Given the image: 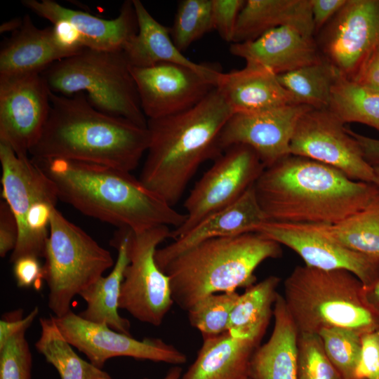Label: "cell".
Masks as SVG:
<instances>
[{
    "mask_svg": "<svg viewBox=\"0 0 379 379\" xmlns=\"http://www.w3.org/2000/svg\"><path fill=\"white\" fill-rule=\"evenodd\" d=\"M212 0H182L170 29L172 40L182 52L213 30Z\"/></svg>",
    "mask_w": 379,
    "mask_h": 379,
    "instance_id": "33",
    "label": "cell"
},
{
    "mask_svg": "<svg viewBox=\"0 0 379 379\" xmlns=\"http://www.w3.org/2000/svg\"><path fill=\"white\" fill-rule=\"evenodd\" d=\"M22 4L53 25L65 23L85 47L100 51H123L138 32L133 4L124 1L118 16L112 20L64 7L53 0H22Z\"/></svg>",
    "mask_w": 379,
    "mask_h": 379,
    "instance_id": "18",
    "label": "cell"
},
{
    "mask_svg": "<svg viewBox=\"0 0 379 379\" xmlns=\"http://www.w3.org/2000/svg\"><path fill=\"white\" fill-rule=\"evenodd\" d=\"M265 169L258 154L244 145L226 149L196 183L186 199V220L171 230L173 239L211 214L234 203Z\"/></svg>",
    "mask_w": 379,
    "mask_h": 379,
    "instance_id": "10",
    "label": "cell"
},
{
    "mask_svg": "<svg viewBox=\"0 0 379 379\" xmlns=\"http://www.w3.org/2000/svg\"><path fill=\"white\" fill-rule=\"evenodd\" d=\"M363 286L347 270L298 265L284 280L283 298L299 333L340 327L363 335L379 328V314L364 300Z\"/></svg>",
    "mask_w": 379,
    "mask_h": 379,
    "instance_id": "6",
    "label": "cell"
},
{
    "mask_svg": "<svg viewBox=\"0 0 379 379\" xmlns=\"http://www.w3.org/2000/svg\"><path fill=\"white\" fill-rule=\"evenodd\" d=\"M230 51L243 58L246 65L264 68L276 75L324 59L314 38L287 26L272 29L252 41L231 44Z\"/></svg>",
    "mask_w": 379,
    "mask_h": 379,
    "instance_id": "21",
    "label": "cell"
},
{
    "mask_svg": "<svg viewBox=\"0 0 379 379\" xmlns=\"http://www.w3.org/2000/svg\"><path fill=\"white\" fill-rule=\"evenodd\" d=\"M232 114L215 87L187 110L147 119L149 142L140 180L173 206L199 167L222 154L219 136Z\"/></svg>",
    "mask_w": 379,
    "mask_h": 379,
    "instance_id": "4",
    "label": "cell"
},
{
    "mask_svg": "<svg viewBox=\"0 0 379 379\" xmlns=\"http://www.w3.org/2000/svg\"><path fill=\"white\" fill-rule=\"evenodd\" d=\"M347 0H310L315 33L321 30L345 4Z\"/></svg>",
    "mask_w": 379,
    "mask_h": 379,
    "instance_id": "44",
    "label": "cell"
},
{
    "mask_svg": "<svg viewBox=\"0 0 379 379\" xmlns=\"http://www.w3.org/2000/svg\"><path fill=\"white\" fill-rule=\"evenodd\" d=\"M216 88L233 114L300 104L280 84L277 75L264 68L250 65H246L241 69L221 72Z\"/></svg>",
    "mask_w": 379,
    "mask_h": 379,
    "instance_id": "23",
    "label": "cell"
},
{
    "mask_svg": "<svg viewBox=\"0 0 379 379\" xmlns=\"http://www.w3.org/2000/svg\"><path fill=\"white\" fill-rule=\"evenodd\" d=\"M130 70L142 109L147 119L187 110L199 103L216 87L200 73L178 64L130 67Z\"/></svg>",
    "mask_w": 379,
    "mask_h": 379,
    "instance_id": "17",
    "label": "cell"
},
{
    "mask_svg": "<svg viewBox=\"0 0 379 379\" xmlns=\"http://www.w3.org/2000/svg\"><path fill=\"white\" fill-rule=\"evenodd\" d=\"M132 231L119 229L111 241L117 250V258L110 273L100 277L80 293L86 303L78 314L86 320L107 325L110 328L128 335L131 323L118 312L119 301L124 272L129 264V246Z\"/></svg>",
    "mask_w": 379,
    "mask_h": 379,
    "instance_id": "25",
    "label": "cell"
},
{
    "mask_svg": "<svg viewBox=\"0 0 379 379\" xmlns=\"http://www.w3.org/2000/svg\"><path fill=\"white\" fill-rule=\"evenodd\" d=\"M18 239V225L8 204L0 201V256L4 258L16 246Z\"/></svg>",
    "mask_w": 379,
    "mask_h": 379,
    "instance_id": "42",
    "label": "cell"
},
{
    "mask_svg": "<svg viewBox=\"0 0 379 379\" xmlns=\"http://www.w3.org/2000/svg\"><path fill=\"white\" fill-rule=\"evenodd\" d=\"M132 1L138 22V32L123 50L130 67L178 64L200 73L216 86L222 72L212 65L196 63L186 58L174 44L170 29L154 19L140 0Z\"/></svg>",
    "mask_w": 379,
    "mask_h": 379,
    "instance_id": "22",
    "label": "cell"
},
{
    "mask_svg": "<svg viewBox=\"0 0 379 379\" xmlns=\"http://www.w3.org/2000/svg\"><path fill=\"white\" fill-rule=\"evenodd\" d=\"M239 295L234 291L205 297L187 311L190 324L201 332L203 339L228 331L230 314Z\"/></svg>",
    "mask_w": 379,
    "mask_h": 379,
    "instance_id": "35",
    "label": "cell"
},
{
    "mask_svg": "<svg viewBox=\"0 0 379 379\" xmlns=\"http://www.w3.org/2000/svg\"><path fill=\"white\" fill-rule=\"evenodd\" d=\"M257 347L228 331L204 339L196 359L180 379H244Z\"/></svg>",
    "mask_w": 379,
    "mask_h": 379,
    "instance_id": "27",
    "label": "cell"
},
{
    "mask_svg": "<svg viewBox=\"0 0 379 379\" xmlns=\"http://www.w3.org/2000/svg\"><path fill=\"white\" fill-rule=\"evenodd\" d=\"M282 26L291 27L314 38L310 0L246 1L232 44L254 40L266 32Z\"/></svg>",
    "mask_w": 379,
    "mask_h": 379,
    "instance_id": "26",
    "label": "cell"
},
{
    "mask_svg": "<svg viewBox=\"0 0 379 379\" xmlns=\"http://www.w3.org/2000/svg\"><path fill=\"white\" fill-rule=\"evenodd\" d=\"M84 48L67 42L53 25L36 27L30 16L25 15L20 28L1 48L0 76L41 73L54 62Z\"/></svg>",
    "mask_w": 379,
    "mask_h": 379,
    "instance_id": "20",
    "label": "cell"
},
{
    "mask_svg": "<svg viewBox=\"0 0 379 379\" xmlns=\"http://www.w3.org/2000/svg\"><path fill=\"white\" fill-rule=\"evenodd\" d=\"M13 264V276L18 287H33L37 291L41 289L44 274L39 258L25 255L19 258Z\"/></svg>",
    "mask_w": 379,
    "mask_h": 379,
    "instance_id": "40",
    "label": "cell"
},
{
    "mask_svg": "<svg viewBox=\"0 0 379 379\" xmlns=\"http://www.w3.org/2000/svg\"><path fill=\"white\" fill-rule=\"evenodd\" d=\"M326 356L343 379H358L362 334L340 327L324 328L317 333Z\"/></svg>",
    "mask_w": 379,
    "mask_h": 379,
    "instance_id": "34",
    "label": "cell"
},
{
    "mask_svg": "<svg viewBox=\"0 0 379 379\" xmlns=\"http://www.w3.org/2000/svg\"><path fill=\"white\" fill-rule=\"evenodd\" d=\"M32 159L54 183L59 200L84 215L133 232L158 226L176 229L186 220L185 213L131 172L65 159Z\"/></svg>",
    "mask_w": 379,
    "mask_h": 379,
    "instance_id": "2",
    "label": "cell"
},
{
    "mask_svg": "<svg viewBox=\"0 0 379 379\" xmlns=\"http://www.w3.org/2000/svg\"><path fill=\"white\" fill-rule=\"evenodd\" d=\"M171 237L168 226L132 231L130 261L121 284L119 307L137 320L154 326L162 324L174 303L169 277L155 260L158 246Z\"/></svg>",
    "mask_w": 379,
    "mask_h": 379,
    "instance_id": "9",
    "label": "cell"
},
{
    "mask_svg": "<svg viewBox=\"0 0 379 379\" xmlns=\"http://www.w3.org/2000/svg\"><path fill=\"white\" fill-rule=\"evenodd\" d=\"M43 265L48 306L56 317L71 310L72 299L114 265L110 252L55 208Z\"/></svg>",
    "mask_w": 379,
    "mask_h": 379,
    "instance_id": "8",
    "label": "cell"
},
{
    "mask_svg": "<svg viewBox=\"0 0 379 379\" xmlns=\"http://www.w3.org/2000/svg\"><path fill=\"white\" fill-rule=\"evenodd\" d=\"M51 91L41 73L0 76V142L29 154L47 120Z\"/></svg>",
    "mask_w": 379,
    "mask_h": 379,
    "instance_id": "14",
    "label": "cell"
},
{
    "mask_svg": "<svg viewBox=\"0 0 379 379\" xmlns=\"http://www.w3.org/2000/svg\"><path fill=\"white\" fill-rule=\"evenodd\" d=\"M49 114L29 154L36 159H65L131 172L147 152L149 133L119 117L95 109L84 93L51 91Z\"/></svg>",
    "mask_w": 379,
    "mask_h": 379,
    "instance_id": "3",
    "label": "cell"
},
{
    "mask_svg": "<svg viewBox=\"0 0 379 379\" xmlns=\"http://www.w3.org/2000/svg\"><path fill=\"white\" fill-rule=\"evenodd\" d=\"M53 317L67 341L84 353L91 363L100 368L108 359L117 357L164 362L174 366H180L187 361L185 353L160 338L136 340L107 325L86 320L72 310L60 317Z\"/></svg>",
    "mask_w": 379,
    "mask_h": 379,
    "instance_id": "13",
    "label": "cell"
},
{
    "mask_svg": "<svg viewBox=\"0 0 379 379\" xmlns=\"http://www.w3.org/2000/svg\"><path fill=\"white\" fill-rule=\"evenodd\" d=\"M244 0H212L213 29L227 42L232 43L239 13Z\"/></svg>",
    "mask_w": 379,
    "mask_h": 379,
    "instance_id": "38",
    "label": "cell"
},
{
    "mask_svg": "<svg viewBox=\"0 0 379 379\" xmlns=\"http://www.w3.org/2000/svg\"><path fill=\"white\" fill-rule=\"evenodd\" d=\"M22 331L0 348V379H31L32 357Z\"/></svg>",
    "mask_w": 379,
    "mask_h": 379,
    "instance_id": "37",
    "label": "cell"
},
{
    "mask_svg": "<svg viewBox=\"0 0 379 379\" xmlns=\"http://www.w3.org/2000/svg\"><path fill=\"white\" fill-rule=\"evenodd\" d=\"M36 350L58 372L60 379H112L102 368L80 357L58 328L53 316L39 319Z\"/></svg>",
    "mask_w": 379,
    "mask_h": 379,
    "instance_id": "29",
    "label": "cell"
},
{
    "mask_svg": "<svg viewBox=\"0 0 379 379\" xmlns=\"http://www.w3.org/2000/svg\"><path fill=\"white\" fill-rule=\"evenodd\" d=\"M281 245L258 232L204 241L182 253L163 269L172 299L188 311L205 297L248 288L263 261L281 255Z\"/></svg>",
    "mask_w": 379,
    "mask_h": 379,
    "instance_id": "5",
    "label": "cell"
},
{
    "mask_svg": "<svg viewBox=\"0 0 379 379\" xmlns=\"http://www.w3.org/2000/svg\"><path fill=\"white\" fill-rule=\"evenodd\" d=\"M182 369L180 366H174L171 368L161 379H180L182 376ZM147 379V378H144Z\"/></svg>",
    "mask_w": 379,
    "mask_h": 379,
    "instance_id": "48",
    "label": "cell"
},
{
    "mask_svg": "<svg viewBox=\"0 0 379 379\" xmlns=\"http://www.w3.org/2000/svg\"><path fill=\"white\" fill-rule=\"evenodd\" d=\"M298 379H343L317 333H298Z\"/></svg>",
    "mask_w": 379,
    "mask_h": 379,
    "instance_id": "36",
    "label": "cell"
},
{
    "mask_svg": "<svg viewBox=\"0 0 379 379\" xmlns=\"http://www.w3.org/2000/svg\"><path fill=\"white\" fill-rule=\"evenodd\" d=\"M41 74L56 94L84 93L95 109L147 127V119L123 51L85 48L54 62Z\"/></svg>",
    "mask_w": 379,
    "mask_h": 379,
    "instance_id": "7",
    "label": "cell"
},
{
    "mask_svg": "<svg viewBox=\"0 0 379 379\" xmlns=\"http://www.w3.org/2000/svg\"><path fill=\"white\" fill-rule=\"evenodd\" d=\"M274 326L269 340L253 352L251 379H298V328L283 295L278 293L273 309Z\"/></svg>",
    "mask_w": 379,
    "mask_h": 379,
    "instance_id": "24",
    "label": "cell"
},
{
    "mask_svg": "<svg viewBox=\"0 0 379 379\" xmlns=\"http://www.w3.org/2000/svg\"><path fill=\"white\" fill-rule=\"evenodd\" d=\"M328 109L344 124L360 123L379 131V93L341 74L332 88Z\"/></svg>",
    "mask_w": 379,
    "mask_h": 379,
    "instance_id": "31",
    "label": "cell"
},
{
    "mask_svg": "<svg viewBox=\"0 0 379 379\" xmlns=\"http://www.w3.org/2000/svg\"><path fill=\"white\" fill-rule=\"evenodd\" d=\"M311 107L294 104L265 110L233 114L218 139L222 153L235 145L251 147L265 168L290 154V144L298 121Z\"/></svg>",
    "mask_w": 379,
    "mask_h": 379,
    "instance_id": "16",
    "label": "cell"
},
{
    "mask_svg": "<svg viewBox=\"0 0 379 379\" xmlns=\"http://www.w3.org/2000/svg\"><path fill=\"white\" fill-rule=\"evenodd\" d=\"M244 379H251V378L247 376V377L244 378Z\"/></svg>",
    "mask_w": 379,
    "mask_h": 379,
    "instance_id": "50",
    "label": "cell"
},
{
    "mask_svg": "<svg viewBox=\"0 0 379 379\" xmlns=\"http://www.w3.org/2000/svg\"><path fill=\"white\" fill-rule=\"evenodd\" d=\"M362 293L367 304L379 314V280L371 286H363Z\"/></svg>",
    "mask_w": 379,
    "mask_h": 379,
    "instance_id": "46",
    "label": "cell"
},
{
    "mask_svg": "<svg viewBox=\"0 0 379 379\" xmlns=\"http://www.w3.org/2000/svg\"><path fill=\"white\" fill-rule=\"evenodd\" d=\"M341 74L324 58L312 65L277 75L280 84L302 105L328 109L332 88Z\"/></svg>",
    "mask_w": 379,
    "mask_h": 379,
    "instance_id": "30",
    "label": "cell"
},
{
    "mask_svg": "<svg viewBox=\"0 0 379 379\" xmlns=\"http://www.w3.org/2000/svg\"><path fill=\"white\" fill-rule=\"evenodd\" d=\"M22 25V18H15L4 22L0 26V32L4 33L7 32H14L19 29Z\"/></svg>",
    "mask_w": 379,
    "mask_h": 379,
    "instance_id": "47",
    "label": "cell"
},
{
    "mask_svg": "<svg viewBox=\"0 0 379 379\" xmlns=\"http://www.w3.org/2000/svg\"><path fill=\"white\" fill-rule=\"evenodd\" d=\"M255 232L292 249L307 266L347 270L364 286L379 280V258L345 247L328 234L326 225L267 221Z\"/></svg>",
    "mask_w": 379,
    "mask_h": 379,
    "instance_id": "12",
    "label": "cell"
},
{
    "mask_svg": "<svg viewBox=\"0 0 379 379\" xmlns=\"http://www.w3.org/2000/svg\"><path fill=\"white\" fill-rule=\"evenodd\" d=\"M39 312L37 306L25 317H22L23 310L18 309L2 314L0 319V348L13 335L27 331Z\"/></svg>",
    "mask_w": 379,
    "mask_h": 379,
    "instance_id": "41",
    "label": "cell"
},
{
    "mask_svg": "<svg viewBox=\"0 0 379 379\" xmlns=\"http://www.w3.org/2000/svg\"><path fill=\"white\" fill-rule=\"evenodd\" d=\"M345 124L329 109H310L297 123L290 154L333 167L354 180L376 185L373 167Z\"/></svg>",
    "mask_w": 379,
    "mask_h": 379,
    "instance_id": "11",
    "label": "cell"
},
{
    "mask_svg": "<svg viewBox=\"0 0 379 379\" xmlns=\"http://www.w3.org/2000/svg\"><path fill=\"white\" fill-rule=\"evenodd\" d=\"M326 227L345 247L379 258V198L364 209Z\"/></svg>",
    "mask_w": 379,
    "mask_h": 379,
    "instance_id": "32",
    "label": "cell"
},
{
    "mask_svg": "<svg viewBox=\"0 0 379 379\" xmlns=\"http://www.w3.org/2000/svg\"><path fill=\"white\" fill-rule=\"evenodd\" d=\"M348 130L359 142L366 161L371 166L379 164V140L357 133L350 129Z\"/></svg>",
    "mask_w": 379,
    "mask_h": 379,
    "instance_id": "45",
    "label": "cell"
},
{
    "mask_svg": "<svg viewBox=\"0 0 379 379\" xmlns=\"http://www.w3.org/2000/svg\"><path fill=\"white\" fill-rule=\"evenodd\" d=\"M319 44L322 56L352 79L379 47V0H347L322 29Z\"/></svg>",
    "mask_w": 379,
    "mask_h": 379,
    "instance_id": "15",
    "label": "cell"
},
{
    "mask_svg": "<svg viewBox=\"0 0 379 379\" xmlns=\"http://www.w3.org/2000/svg\"><path fill=\"white\" fill-rule=\"evenodd\" d=\"M350 80L379 93V47L370 54L356 74Z\"/></svg>",
    "mask_w": 379,
    "mask_h": 379,
    "instance_id": "43",
    "label": "cell"
},
{
    "mask_svg": "<svg viewBox=\"0 0 379 379\" xmlns=\"http://www.w3.org/2000/svg\"><path fill=\"white\" fill-rule=\"evenodd\" d=\"M254 188L269 221L282 222L335 225L379 198L375 184L292 154L265 168Z\"/></svg>",
    "mask_w": 379,
    "mask_h": 379,
    "instance_id": "1",
    "label": "cell"
},
{
    "mask_svg": "<svg viewBox=\"0 0 379 379\" xmlns=\"http://www.w3.org/2000/svg\"><path fill=\"white\" fill-rule=\"evenodd\" d=\"M267 221L253 185L232 204L211 214L171 244L157 248L156 262L162 270L178 255L204 241L255 232Z\"/></svg>",
    "mask_w": 379,
    "mask_h": 379,
    "instance_id": "19",
    "label": "cell"
},
{
    "mask_svg": "<svg viewBox=\"0 0 379 379\" xmlns=\"http://www.w3.org/2000/svg\"><path fill=\"white\" fill-rule=\"evenodd\" d=\"M373 167L375 174L376 176V185L379 187V164L372 166Z\"/></svg>",
    "mask_w": 379,
    "mask_h": 379,
    "instance_id": "49",
    "label": "cell"
},
{
    "mask_svg": "<svg viewBox=\"0 0 379 379\" xmlns=\"http://www.w3.org/2000/svg\"><path fill=\"white\" fill-rule=\"evenodd\" d=\"M358 379H379V328L361 335Z\"/></svg>",
    "mask_w": 379,
    "mask_h": 379,
    "instance_id": "39",
    "label": "cell"
},
{
    "mask_svg": "<svg viewBox=\"0 0 379 379\" xmlns=\"http://www.w3.org/2000/svg\"><path fill=\"white\" fill-rule=\"evenodd\" d=\"M280 281L277 276H269L239 295L230 317L231 336L259 346L273 314Z\"/></svg>",
    "mask_w": 379,
    "mask_h": 379,
    "instance_id": "28",
    "label": "cell"
}]
</instances>
